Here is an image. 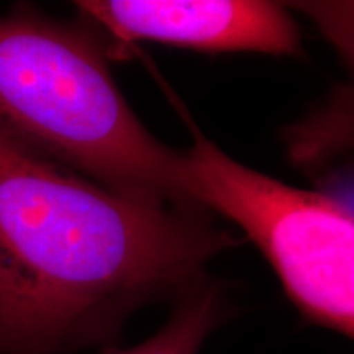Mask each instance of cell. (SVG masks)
<instances>
[{"label":"cell","instance_id":"5","mask_svg":"<svg viewBox=\"0 0 354 354\" xmlns=\"http://www.w3.org/2000/svg\"><path fill=\"white\" fill-rule=\"evenodd\" d=\"M225 302L216 286L198 282L179 297L171 320L145 343L102 354H198L203 342L225 318Z\"/></svg>","mask_w":354,"mask_h":354},{"label":"cell","instance_id":"2","mask_svg":"<svg viewBox=\"0 0 354 354\" xmlns=\"http://www.w3.org/2000/svg\"><path fill=\"white\" fill-rule=\"evenodd\" d=\"M110 59L109 39L81 17L13 7L0 17V140L127 196L196 209L183 153L146 130Z\"/></svg>","mask_w":354,"mask_h":354},{"label":"cell","instance_id":"4","mask_svg":"<svg viewBox=\"0 0 354 354\" xmlns=\"http://www.w3.org/2000/svg\"><path fill=\"white\" fill-rule=\"evenodd\" d=\"M81 19L109 39L110 55L136 41L205 53L294 56L300 28L289 10L264 0H84Z\"/></svg>","mask_w":354,"mask_h":354},{"label":"cell","instance_id":"3","mask_svg":"<svg viewBox=\"0 0 354 354\" xmlns=\"http://www.w3.org/2000/svg\"><path fill=\"white\" fill-rule=\"evenodd\" d=\"M183 153L187 202L227 216L276 271L308 322L353 336L354 216L338 197L305 190L240 165L192 127Z\"/></svg>","mask_w":354,"mask_h":354},{"label":"cell","instance_id":"1","mask_svg":"<svg viewBox=\"0 0 354 354\" xmlns=\"http://www.w3.org/2000/svg\"><path fill=\"white\" fill-rule=\"evenodd\" d=\"M209 215L107 189L0 140V354L100 344L138 308L179 299L241 243Z\"/></svg>","mask_w":354,"mask_h":354}]
</instances>
